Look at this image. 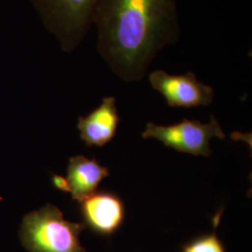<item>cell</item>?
I'll return each instance as SVG.
<instances>
[{
	"mask_svg": "<svg viewBox=\"0 0 252 252\" xmlns=\"http://www.w3.org/2000/svg\"><path fill=\"white\" fill-rule=\"evenodd\" d=\"M120 116L116 98L108 96L87 116L79 118L78 128L81 139L89 147H103L116 135Z\"/></svg>",
	"mask_w": 252,
	"mask_h": 252,
	"instance_id": "52a82bcc",
	"label": "cell"
},
{
	"mask_svg": "<svg viewBox=\"0 0 252 252\" xmlns=\"http://www.w3.org/2000/svg\"><path fill=\"white\" fill-rule=\"evenodd\" d=\"M62 51L71 53L93 25L97 0H31Z\"/></svg>",
	"mask_w": 252,
	"mask_h": 252,
	"instance_id": "3957f363",
	"label": "cell"
},
{
	"mask_svg": "<svg viewBox=\"0 0 252 252\" xmlns=\"http://www.w3.org/2000/svg\"><path fill=\"white\" fill-rule=\"evenodd\" d=\"M149 81L172 108L207 107L214 100L212 87L199 81L194 73L172 75L158 69L150 74Z\"/></svg>",
	"mask_w": 252,
	"mask_h": 252,
	"instance_id": "5b68a950",
	"label": "cell"
},
{
	"mask_svg": "<svg viewBox=\"0 0 252 252\" xmlns=\"http://www.w3.org/2000/svg\"><path fill=\"white\" fill-rule=\"evenodd\" d=\"M84 228L64 220L59 208L48 204L25 216L22 242L30 252H86L80 242Z\"/></svg>",
	"mask_w": 252,
	"mask_h": 252,
	"instance_id": "7a4b0ae2",
	"label": "cell"
},
{
	"mask_svg": "<svg viewBox=\"0 0 252 252\" xmlns=\"http://www.w3.org/2000/svg\"><path fill=\"white\" fill-rule=\"evenodd\" d=\"M109 176L108 167L101 165L96 159L78 155L71 157L67 166V178L70 192L77 202L96 191L100 182Z\"/></svg>",
	"mask_w": 252,
	"mask_h": 252,
	"instance_id": "ba28073f",
	"label": "cell"
},
{
	"mask_svg": "<svg viewBox=\"0 0 252 252\" xmlns=\"http://www.w3.org/2000/svg\"><path fill=\"white\" fill-rule=\"evenodd\" d=\"M80 204L83 224L90 227L96 234H114L125 221V204L113 192L95 191L83 199Z\"/></svg>",
	"mask_w": 252,
	"mask_h": 252,
	"instance_id": "8992f818",
	"label": "cell"
},
{
	"mask_svg": "<svg viewBox=\"0 0 252 252\" xmlns=\"http://www.w3.org/2000/svg\"><path fill=\"white\" fill-rule=\"evenodd\" d=\"M93 25L98 54L127 82L141 80L180 36L177 0H97Z\"/></svg>",
	"mask_w": 252,
	"mask_h": 252,
	"instance_id": "6da1fadb",
	"label": "cell"
},
{
	"mask_svg": "<svg viewBox=\"0 0 252 252\" xmlns=\"http://www.w3.org/2000/svg\"><path fill=\"white\" fill-rule=\"evenodd\" d=\"M53 183L56 189H61L63 191H70V187L68 184V181L62 176L54 175L53 177Z\"/></svg>",
	"mask_w": 252,
	"mask_h": 252,
	"instance_id": "30bf717a",
	"label": "cell"
},
{
	"mask_svg": "<svg viewBox=\"0 0 252 252\" xmlns=\"http://www.w3.org/2000/svg\"><path fill=\"white\" fill-rule=\"evenodd\" d=\"M182 252H226L225 248L216 233L203 234L182 247Z\"/></svg>",
	"mask_w": 252,
	"mask_h": 252,
	"instance_id": "9c48e42d",
	"label": "cell"
},
{
	"mask_svg": "<svg viewBox=\"0 0 252 252\" xmlns=\"http://www.w3.org/2000/svg\"><path fill=\"white\" fill-rule=\"evenodd\" d=\"M142 136L144 138H156L164 146L180 153L209 157L212 153L209 146L210 140L213 137L224 139L225 134L216 118L211 115L208 124L188 119H183L172 126H157L149 123Z\"/></svg>",
	"mask_w": 252,
	"mask_h": 252,
	"instance_id": "277c9868",
	"label": "cell"
}]
</instances>
